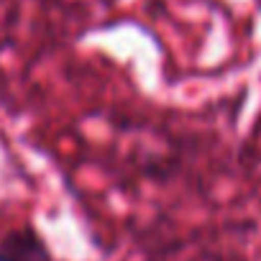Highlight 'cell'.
I'll return each instance as SVG.
<instances>
[{"mask_svg": "<svg viewBox=\"0 0 261 261\" xmlns=\"http://www.w3.org/2000/svg\"><path fill=\"white\" fill-rule=\"evenodd\" d=\"M0 261H44V258H26L18 243H8V251H0Z\"/></svg>", "mask_w": 261, "mask_h": 261, "instance_id": "1", "label": "cell"}]
</instances>
